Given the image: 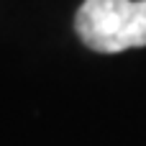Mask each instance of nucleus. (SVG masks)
Instances as JSON below:
<instances>
[{
	"instance_id": "nucleus-1",
	"label": "nucleus",
	"mask_w": 146,
	"mask_h": 146,
	"mask_svg": "<svg viewBox=\"0 0 146 146\" xmlns=\"http://www.w3.org/2000/svg\"><path fill=\"white\" fill-rule=\"evenodd\" d=\"M74 31L100 54L146 46V0H85L74 15Z\"/></svg>"
}]
</instances>
